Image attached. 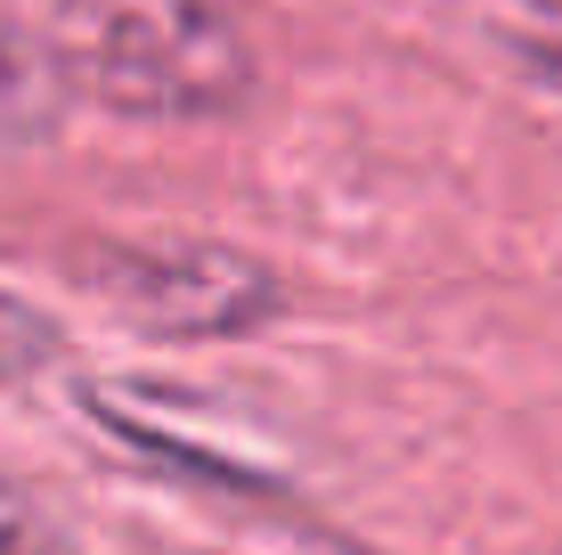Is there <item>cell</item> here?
Returning <instances> with one entry per match:
<instances>
[{
	"label": "cell",
	"instance_id": "1",
	"mask_svg": "<svg viewBox=\"0 0 562 555\" xmlns=\"http://www.w3.org/2000/svg\"><path fill=\"white\" fill-rule=\"evenodd\" d=\"M49 49L74 99L139 123H228L254 99V42L212 0H57Z\"/></svg>",
	"mask_w": 562,
	"mask_h": 555
},
{
	"label": "cell",
	"instance_id": "2",
	"mask_svg": "<svg viewBox=\"0 0 562 555\" xmlns=\"http://www.w3.org/2000/svg\"><path fill=\"white\" fill-rule=\"evenodd\" d=\"M82 278L139 335L164 343H228L278 319V270L221 237H123L82 262Z\"/></svg>",
	"mask_w": 562,
	"mask_h": 555
},
{
	"label": "cell",
	"instance_id": "3",
	"mask_svg": "<svg viewBox=\"0 0 562 555\" xmlns=\"http://www.w3.org/2000/svg\"><path fill=\"white\" fill-rule=\"evenodd\" d=\"M66 107H74V82L57 66L49 33H25L0 16V147H42L66 131Z\"/></svg>",
	"mask_w": 562,
	"mask_h": 555
},
{
	"label": "cell",
	"instance_id": "4",
	"mask_svg": "<svg viewBox=\"0 0 562 555\" xmlns=\"http://www.w3.org/2000/svg\"><path fill=\"white\" fill-rule=\"evenodd\" d=\"M490 25H497V49H506V66L521 82L562 99V0H497Z\"/></svg>",
	"mask_w": 562,
	"mask_h": 555
},
{
	"label": "cell",
	"instance_id": "5",
	"mask_svg": "<svg viewBox=\"0 0 562 555\" xmlns=\"http://www.w3.org/2000/svg\"><path fill=\"white\" fill-rule=\"evenodd\" d=\"M57 352H66L57 319L33 311L25 295H9V286H0V385H25V376H42Z\"/></svg>",
	"mask_w": 562,
	"mask_h": 555
},
{
	"label": "cell",
	"instance_id": "6",
	"mask_svg": "<svg viewBox=\"0 0 562 555\" xmlns=\"http://www.w3.org/2000/svg\"><path fill=\"white\" fill-rule=\"evenodd\" d=\"M0 555H74V531L33 499V490L0 482Z\"/></svg>",
	"mask_w": 562,
	"mask_h": 555
},
{
	"label": "cell",
	"instance_id": "7",
	"mask_svg": "<svg viewBox=\"0 0 562 555\" xmlns=\"http://www.w3.org/2000/svg\"><path fill=\"white\" fill-rule=\"evenodd\" d=\"M212 555H367V547L335 540V531H245V540H228Z\"/></svg>",
	"mask_w": 562,
	"mask_h": 555
}]
</instances>
